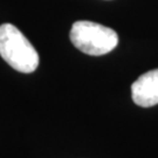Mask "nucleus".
<instances>
[{"label":"nucleus","instance_id":"3","mask_svg":"<svg viewBox=\"0 0 158 158\" xmlns=\"http://www.w3.org/2000/svg\"><path fill=\"white\" fill-rule=\"evenodd\" d=\"M131 97L135 104L150 108L158 104V69L142 74L131 85Z\"/></svg>","mask_w":158,"mask_h":158},{"label":"nucleus","instance_id":"1","mask_svg":"<svg viewBox=\"0 0 158 158\" xmlns=\"http://www.w3.org/2000/svg\"><path fill=\"white\" fill-rule=\"evenodd\" d=\"M0 55L13 69L33 73L39 66V54L29 40L12 23L0 26Z\"/></svg>","mask_w":158,"mask_h":158},{"label":"nucleus","instance_id":"2","mask_svg":"<svg viewBox=\"0 0 158 158\" xmlns=\"http://www.w3.org/2000/svg\"><path fill=\"white\" fill-rule=\"evenodd\" d=\"M69 38L79 51L93 56L108 54L118 44V35L114 29L87 20L74 23Z\"/></svg>","mask_w":158,"mask_h":158}]
</instances>
